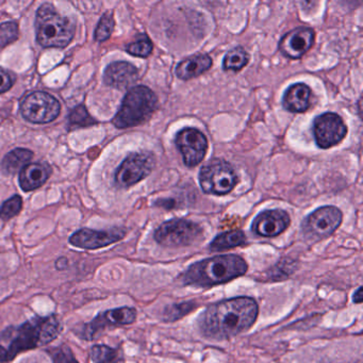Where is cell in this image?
<instances>
[{
	"instance_id": "603a6c76",
	"label": "cell",
	"mask_w": 363,
	"mask_h": 363,
	"mask_svg": "<svg viewBox=\"0 0 363 363\" xmlns=\"http://www.w3.org/2000/svg\"><path fill=\"white\" fill-rule=\"evenodd\" d=\"M91 358L94 363H120L122 354L116 348L108 345H95L91 350Z\"/></svg>"
},
{
	"instance_id": "ac0fdd59",
	"label": "cell",
	"mask_w": 363,
	"mask_h": 363,
	"mask_svg": "<svg viewBox=\"0 0 363 363\" xmlns=\"http://www.w3.org/2000/svg\"><path fill=\"white\" fill-rule=\"evenodd\" d=\"M52 174L50 165L46 163H30L21 171L20 186L25 192L41 188Z\"/></svg>"
},
{
	"instance_id": "30bf717a",
	"label": "cell",
	"mask_w": 363,
	"mask_h": 363,
	"mask_svg": "<svg viewBox=\"0 0 363 363\" xmlns=\"http://www.w3.org/2000/svg\"><path fill=\"white\" fill-rule=\"evenodd\" d=\"M155 157L150 152L129 155L116 173V182L120 188H130L150 175L155 167Z\"/></svg>"
},
{
	"instance_id": "5bb4252c",
	"label": "cell",
	"mask_w": 363,
	"mask_h": 363,
	"mask_svg": "<svg viewBox=\"0 0 363 363\" xmlns=\"http://www.w3.org/2000/svg\"><path fill=\"white\" fill-rule=\"evenodd\" d=\"M125 235L126 230L121 227H114L106 230L84 228L73 233L69 242L71 245L82 250H99L121 241Z\"/></svg>"
},
{
	"instance_id": "f1b7e54d",
	"label": "cell",
	"mask_w": 363,
	"mask_h": 363,
	"mask_svg": "<svg viewBox=\"0 0 363 363\" xmlns=\"http://www.w3.org/2000/svg\"><path fill=\"white\" fill-rule=\"evenodd\" d=\"M18 39V26L16 23L7 22L0 25V48H6Z\"/></svg>"
},
{
	"instance_id": "ffe728a7",
	"label": "cell",
	"mask_w": 363,
	"mask_h": 363,
	"mask_svg": "<svg viewBox=\"0 0 363 363\" xmlns=\"http://www.w3.org/2000/svg\"><path fill=\"white\" fill-rule=\"evenodd\" d=\"M212 59L208 55L201 54L186 58L176 67L175 73L179 79L190 80L209 71Z\"/></svg>"
},
{
	"instance_id": "7a4b0ae2",
	"label": "cell",
	"mask_w": 363,
	"mask_h": 363,
	"mask_svg": "<svg viewBox=\"0 0 363 363\" xmlns=\"http://www.w3.org/2000/svg\"><path fill=\"white\" fill-rule=\"evenodd\" d=\"M247 272V263L237 255H222L193 263L182 274L186 286H212L226 284Z\"/></svg>"
},
{
	"instance_id": "f546056e",
	"label": "cell",
	"mask_w": 363,
	"mask_h": 363,
	"mask_svg": "<svg viewBox=\"0 0 363 363\" xmlns=\"http://www.w3.org/2000/svg\"><path fill=\"white\" fill-rule=\"evenodd\" d=\"M195 307L193 301H186V303H176V305L169 306L165 309L164 320L172 322V320H177L182 316L188 314L193 308Z\"/></svg>"
},
{
	"instance_id": "cb8c5ba5",
	"label": "cell",
	"mask_w": 363,
	"mask_h": 363,
	"mask_svg": "<svg viewBox=\"0 0 363 363\" xmlns=\"http://www.w3.org/2000/svg\"><path fill=\"white\" fill-rule=\"evenodd\" d=\"M248 55L242 48H235L227 52L223 61V67L226 71H240L248 63Z\"/></svg>"
},
{
	"instance_id": "7c38bea8",
	"label": "cell",
	"mask_w": 363,
	"mask_h": 363,
	"mask_svg": "<svg viewBox=\"0 0 363 363\" xmlns=\"http://www.w3.org/2000/svg\"><path fill=\"white\" fill-rule=\"evenodd\" d=\"M347 135V127L341 116L331 112L315 118L313 122V135L318 147L323 150L333 147L341 143Z\"/></svg>"
},
{
	"instance_id": "d6986e66",
	"label": "cell",
	"mask_w": 363,
	"mask_h": 363,
	"mask_svg": "<svg viewBox=\"0 0 363 363\" xmlns=\"http://www.w3.org/2000/svg\"><path fill=\"white\" fill-rule=\"evenodd\" d=\"M311 96V90L307 84H295L286 89L282 104L288 111L301 113L309 109Z\"/></svg>"
},
{
	"instance_id": "277c9868",
	"label": "cell",
	"mask_w": 363,
	"mask_h": 363,
	"mask_svg": "<svg viewBox=\"0 0 363 363\" xmlns=\"http://www.w3.org/2000/svg\"><path fill=\"white\" fill-rule=\"evenodd\" d=\"M37 41L43 48H67L76 33L75 25L69 18L61 16L50 4H44L38 9L35 18Z\"/></svg>"
},
{
	"instance_id": "836d02e7",
	"label": "cell",
	"mask_w": 363,
	"mask_h": 363,
	"mask_svg": "<svg viewBox=\"0 0 363 363\" xmlns=\"http://www.w3.org/2000/svg\"><path fill=\"white\" fill-rule=\"evenodd\" d=\"M362 286H359L357 289L356 292L354 293V296H352V301H354V303H362Z\"/></svg>"
},
{
	"instance_id": "8fae6325",
	"label": "cell",
	"mask_w": 363,
	"mask_h": 363,
	"mask_svg": "<svg viewBox=\"0 0 363 363\" xmlns=\"http://www.w3.org/2000/svg\"><path fill=\"white\" fill-rule=\"evenodd\" d=\"M137 318V310L135 308L121 307L116 309L107 310L97 314L90 323L82 325L77 335L86 341H92L96 337L99 331L108 326H125L130 325Z\"/></svg>"
},
{
	"instance_id": "9a60e30c",
	"label": "cell",
	"mask_w": 363,
	"mask_h": 363,
	"mask_svg": "<svg viewBox=\"0 0 363 363\" xmlns=\"http://www.w3.org/2000/svg\"><path fill=\"white\" fill-rule=\"evenodd\" d=\"M315 33L308 27H297L286 33L279 43V50L284 57L299 59L313 46Z\"/></svg>"
},
{
	"instance_id": "3957f363",
	"label": "cell",
	"mask_w": 363,
	"mask_h": 363,
	"mask_svg": "<svg viewBox=\"0 0 363 363\" xmlns=\"http://www.w3.org/2000/svg\"><path fill=\"white\" fill-rule=\"evenodd\" d=\"M11 330L14 331V335L7 350L9 361L26 350L52 343L60 335L62 325L58 316L52 314L45 318H31Z\"/></svg>"
},
{
	"instance_id": "4316f807",
	"label": "cell",
	"mask_w": 363,
	"mask_h": 363,
	"mask_svg": "<svg viewBox=\"0 0 363 363\" xmlns=\"http://www.w3.org/2000/svg\"><path fill=\"white\" fill-rule=\"evenodd\" d=\"M23 208L22 197L18 195H14L11 199H8L7 201L3 203L0 208V220H11L14 216H18Z\"/></svg>"
},
{
	"instance_id": "ba28073f",
	"label": "cell",
	"mask_w": 363,
	"mask_h": 363,
	"mask_svg": "<svg viewBox=\"0 0 363 363\" xmlns=\"http://www.w3.org/2000/svg\"><path fill=\"white\" fill-rule=\"evenodd\" d=\"M21 113L28 122L48 124L58 118L60 103L46 92H35L25 97L21 103Z\"/></svg>"
},
{
	"instance_id": "9c48e42d",
	"label": "cell",
	"mask_w": 363,
	"mask_h": 363,
	"mask_svg": "<svg viewBox=\"0 0 363 363\" xmlns=\"http://www.w3.org/2000/svg\"><path fill=\"white\" fill-rule=\"evenodd\" d=\"M343 220L341 210L335 206H325L306 218L303 223V231L308 239L312 241L328 238L333 235Z\"/></svg>"
},
{
	"instance_id": "2e32d148",
	"label": "cell",
	"mask_w": 363,
	"mask_h": 363,
	"mask_svg": "<svg viewBox=\"0 0 363 363\" xmlns=\"http://www.w3.org/2000/svg\"><path fill=\"white\" fill-rule=\"evenodd\" d=\"M290 222V216L284 210H265L255 218L252 230L260 237H277L286 230Z\"/></svg>"
},
{
	"instance_id": "6da1fadb",
	"label": "cell",
	"mask_w": 363,
	"mask_h": 363,
	"mask_svg": "<svg viewBox=\"0 0 363 363\" xmlns=\"http://www.w3.org/2000/svg\"><path fill=\"white\" fill-rule=\"evenodd\" d=\"M259 307L252 297L240 296L213 303L199 318L201 333L223 340L248 330L258 318Z\"/></svg>"
},
{
	"instance_id": "d4e9b609",
	"label": "cell",
	"mask_w": 363,
	"mask_h": 363,
	"mask_svg": "<svg viewBox=\"0 0 363 363\" xmlns=\"http://www.w3.org/2000/svg\"><path fill=\"white\" fill-rule=\"evenodd\" d=\"M69 124L71 128H86L96 124V121L90 116L84 105L77 106L69 114Z\"/></svg>"
},
{
	"instance_id": "4fadbf2b",
	"label": "cell",
	"mask_w": 363,
	"mask_h": 363,
	"mask_svg": "<svg viewBox=\"0 0 363 363\" xmlns=\"http://www.w3.org/2000/svg\"><path fill=\"white\" fill-rule=\"evenodd\" d=\"M175 143L188 167L199 165L207 154V138L199 129H182L176 135Z\"/></svg>"
},
{
	"instance_id": "83f0119b",
	"label": "cell",
	"mask_w": 363,
	"mask_h": 363,
	"mask_svg": "<svg viewBox=\"0 0 363 363\" xmlns=\"http://www.w3.org/2000/svg\"><path fill=\"white\" fill-rule=\"evenodd\" d=\"M114 29V18L111 13L104 14L95 30V41L105 42L111 37Z\"/></svg>"
},
{
	"instance_id": "5b68a950",
	"label": "cell",
	"mask_w": 363,
	"mask_h": 363,
	"mask_svg": "<svg viewBox=\"0 0 363 363\" xmlns=\"http://www.w3.org/2000/svg\"><path fill=\"white\" fill-rule=\"evenodd\" d=\"M158 99L150 88L133 86L124 97L122 106L112 122L118 129L139 126L150 120L156 111Z\"/></svg>"
},
{
	"instance_id": "e0dca14e",
	"label": "cell",
	"mask_w": 363,
	"mask_h": 363,
	"mask_svg": "<svg viewBox=\"0 0 363 363\" xmlns=\"http://www.w3.org/2000/svg\"><path fill=\"white\" fill-rule=\"evenodd\" d=\"M139 79V72L135 65L125 61L112 62L104 73V82L107 86L123 90L133 86Z\"/></svg>"
},
{
	"instance_id": "4dcf8cb0",
	"label": "cell",
	"mask_w": 363,
	"mask_h": 363,
	"mask_svg": "<svg viewBox=\"0 0 363 363\" xmlns=\"http://www.w3.org/2000/svg\"><path fill=\"white\" fill-rule=\"evenodd\" d=\"M48 354L52 358V363H79L76 360L71 348L62 345L48 350Z\"/></svg>"
},
{
	"instance_id": "44dd1931",
	"label": "cell",
	"mask_w": 363,
	"mask_h": 363,
	"mask_svg": "<svg viewBox=\"0 0 363 363\" xmlns=\"http://www.w3.org/2000/svg\"><path fill=\"white\" fill-rule=\"evenodd\" d=\"M33 158V152L31 150L26 148H16L6 155L1 161V169L5 173L13 175L28 165Z\"/></svg>"
},
{
	"instance_id": "8992f818",
	"label": "cell",
	"mask_w": 363,
	"mask_h": 363,
	"mask_svg": "<svg viewBox=\"0 0 363 363\" xmlns=\"http://www.w3.org/2000/svg\"><path fill=\"white\" fill-rule=\"evenodd\" d=\"M238 184L237 174L226 161L214 159L201 167L199 173V184L206 194H229Z\"/></svg>"
},
{
	"instance_id": "7402d4cb",
	"label": "cell",
	"mask_w": 363,
	"mask_h": 363,
	"mask_svg": "<svg viewBox=\"0 0 363 363\" xmlns=\"http://www.w3.org/2000/svg\"><path fill=\"white\" fill-rule=\"evenodd\" d=\"M245 242L246 237L243 231H228V233H222V235L214 238L209 248L211 252H222V250H230V248L243 245Z\"/></svg>"
},
{
	"instance_id": "d6a6232c",
	"label": "cell",
	"mask_w": 363,
	"mask_h": 363,
	"mask_svg": "<svg viewBox=\"0 0 363 363\" xmlns=\"http://www.w3.org/2000/svg\"><path fill=\"white\" fill-rule=\"evenodd\" d=\"M9 362V356H8L7 348L0 345V363Z\"/></svg>"
},
{
	"instance_id": "484cf974",
	"label": "cell",
	"mask_w": 363,
	"mask_h": 363,
	"mask_svg": "<svg viewBox=\"0 0 363 363\" xmlns=\"http://www.w3.org/2000/svg\"><path fill=\"white\" fill-rule=\"evenodd\" d=\"M152 40L146 35H139L135 38L133 43L127 45L126 50L131 56L140 57V58H147L152 54Z\"/></svg>"
},
{
	"instance_id": "1f68e13d",
	"label": "cell",
	"mask_w": 363,
	"mask_h": 363,
	"mask_svg": "<svg viewBox=\"0 0 363 363\" xmlns=\"http://www.w3.org/2000/svg\"><path fill=\"white\" fill-rule=\"evenodd\" d=\"M14 82L16 79L9 72L0 69V94L9 91L13 86Z\"/></svg>"
},
{
	"instance_id": "e575fe53",
	"label": "cell",
	"mask_w": 363,
	"mask_h": 363,
	"mask_svg": "<svg viewBox=\"0 0 363 363\" xmlns=\"http://www.w3.org/2000/svg\"><path fill=\"white\" fill-rule=\"evenodd\" d=\"M56 265L58 269H65L67 265H69V261H67V258H60L57 261Z\"/></svg>"
},
{
	"instance_id": "52a82bcc",
	"label": "cell",
	"mask_w": 363,
	"mask_h": 363,
	"mask_svg": "<svg viewBox=\"0 0 363 363\" xmlns=\"http://www.w3.org/2000/svg\"><path fill=\"white\" fill-rule=\"evenodd\" d=\"M201 238V227L196 223L182 218H175L163 223L155 233V240L167 247L192 245Z\"/></svg>"
}]
</instances>
